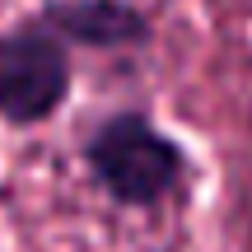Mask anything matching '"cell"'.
Returning <instances> with one entry per match:
<instances>
[{
    "instance_id": "obj_3",
    "label": "cell",
    "mask_w": 252,
    "mask_h": 252,
    "mask_svg": "<svg viewBox=\"0 0 252 252\" xmlns=\"http://www.w3.org/2000/svg\"><path fill=\"white\" fill-rule=\"evenodd\" d=\"M47 28L65 47H135L150 37V19L131 0H47L37 9Z\"/></svg>"
},
{
    "instance_id": "obj_1",
    "label": "cell",
    "mask_w": 252,
    "mask_h": 252,
    "mask_svg": "<svg viewBox=\"0 0 252 252\" xmlns=\"http://www.w3.org/2000/svg\"><path fill=\"white\" fill-rule=\"evenodd\" d=\"M84 163L117 206H135V210L168 201L187 178L182 145L168 131H159L154 117L140 108H122L108 122H98V131L84 145Z\"/></svg>"
},
{
    "instance_id": "obj_2",
    "label": "cell",
    "mask_w": 252,
    "mask_h": 252,
    "mask_svg": "<svg viewBox=\"0 0 252 252\" xmlns=\"http://www.w3.org/2000/svg\"><path fill=\"white\" fill-rule=\"evenodd\" d=\"M70 98V52L37 14L0 33V122L42 126Z\"/></svg>"
}]
</instances>
